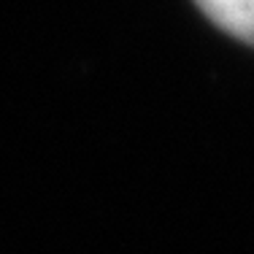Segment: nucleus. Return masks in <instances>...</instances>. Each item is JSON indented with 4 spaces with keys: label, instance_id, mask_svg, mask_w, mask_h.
Instances as JSON below:
<instances>
[{
    "label": "nucleus",
    "instance_id": "nucleus-1",
    "mask_svg": "<svg viewBox=\"0 0 254 254\" xmlns=\"http://www.w3.org/2000/svg\"><path fill=\"white\" fill-rule=\"evenodd\" d=\"M195 3L214 25L254 46V0H195Z\"/></svg>",
    "mask_w": 254,
    "mask_h": 254
}]
</instances>
